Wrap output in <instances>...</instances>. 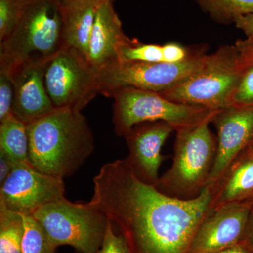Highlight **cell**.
Returning a JSON list of instances; mask_svg holds the SVG:
<instances>
[{
    "label": "cell",
    "mask_w": 253,
    "mask_h": 253,
    "mask_svg": "<svg viewBox=\"0 0 253 253\" xmlns=\"http://www.w3.org/2000/svg\"><path fill=\"white\" fill-rule=\"evenodd\" d=\"M173 131L170 125L158 121L137 125L125 136L129 149L125 160L141 181L150 185L157 184L159 168L167 158L161 151Z\"/></svg>",
    "instance_id": "13"
},
{
    "label": "cell",
    "mask_w": 253,
    "mask_h": 253,
    "mask_svg": "<svg viewBox=\"0 0 253 253\" xmlns=\"http://www.w3.org/2000/svg\"><path fill=\"white\" fill-rule=\"evenodd\" d=\"M208 56H190L178 63L117 62L98 72L99 94L109 96L122 88L161 93L177 85L197 73Z\"/></svg>",
    "instance_id": "8"
},
{
    "label": "cell",
    "mask_w": 253,
    "mask_h": 253,
    "mask_svg": "<svg viewBox=\"0 0 253 253\" xmlns=\"http://www.w3.org/2000/svg\"><path fill=\"white\" fill-rule=\"evenodd\" d=\"M24 235L21 253H56L57 248L32 215H24Z\"/></svg>",
    "instance_id": "20"
},
{
    "label": "cell",
    "mask_w": 253,
    "mask_h": 253,
    "mask_svg": "<svg viewBox=\"0 0 253 253\" xmlns=\"http://www.w3.org/2000/svg\"><path fill=\"white\" fill-rule=\"evenodd\" d=\"M63 198V179L40 172L31 164L16 165L0 188V206L23 215H33Z\"/></svg>",
    "instance_id": "10"
},
{
    "label": "cell",
    "mask_w": 253,
    "mask_h": 253,
    "mask_svg": "<svg viewBox=\"0 0 253 253\" xmlns=\"http://www.w3.org/2000/svg\"><path fill=\"white\" fill-rule=\"evenodd\" d=\"M163 62L178 63L186 61L190 56L186 50L175 43H168L162 46Z\"/></svg>",
    "instance_id": "27"
},
{
    "label": "cell",
    "mask_w": 253,
    "mask_h": 253,
    "mask_svg": "<svg viewBox=\"0 0 253 253\" xmlns=\"http://www.w3.org/2000/svg\"><path fill=\"white\" fill-rule=\"evenodd\" d=\"M46 63H25L6 68L14 87L12 114L25 124L41 119L56 109L46 91Z\"/></svg>",
    "instance_id": "14"
},
{
    "label": "cell",
    "mask_w": 253,
    "mask_h": 253,
    "mask_svg": "<svg viewBox=\"0 0 253 253\" xmlns=\"http://www.w3.org/2000/svg\"><path fill=\"white\" fill-rule=\"evenodd\" d=\"M219 253H249L241 244H237Z\"/></svg>",
    "instance_id": "32"
},
{
    "label": "cell",
    "mask_w": 253,
    "mask_h": 253,
    "mask_svg": "<svg viewBox=\"0 0 253 253\" xmlns=\"http://www.w3.org/2000/svg\"><path fill=\"white\" fill-rule=\"evenodd\" d=\"M28 0H0V42L14 31Z\"/></svg>",
    "instance_id": "23"
},
{
    "label": "cell",
    "mask_w": 253,
    "mask_h": 253,
    "mask_svg": "<svg viewBox=\"0 0 253 253\" xmlns=\"http://www.w3.org/2000/svg\"><path fill=\"white\" fill-rule=\"evenodd\" d=\"M253 205L246 201L212 210L200 224L189 253H219L239 244Z\"/></svg>",
    "instance_id": "11"
},
{
    "label": "cell",
    "mask_w": 253,
    "mask_h": 253,
    "mask_svg": "<svg viewBox=\"0 0 253 253\" xmlns=\"http://www.w3.org/2000/svg\"></svg>",
    "instance_id": "34"
},
{
    "label": "cell",
    "mask_w": 253,
    "mask_h": 253,
    "mask_svg": "<svg viewBox=\"0 0 253 253\" xmlns=\"http://www.w3.org/2000/svg\"><path fill=\"white\" fill-rule=\"evenodd\" d=\"M14 87L6 68L0 67V122L12 115Z\"/></svg>",
    "instance_id": "24"
},
{
    "label": "cell",
    "mask_w": 253,
    "mask_h": 253,
    "mask_svg": "<svg viewBox=\"0 0 253 253\" xmlns=\"http://www.w3.org/2000/svg\"><path fill=\"white\" fill-rule=\"evenodd\" d=\"M24 215L0 206V253H21Z\"/></svg>",
    "instance_id": "19"
},
{
    "label": "cell",
    "mask_w": 253,
    "mask_h": 253,
    "mask_svg": "<svg viewBox=\"0 0 253 253\" xmlns=\"http://www.w3.org/2000/svg\"><path fill=\"white\" fill-rule=\"evenodd\" d=\"M14 166V163L11 158L2 151H0V184L6 180Z\"/></svg>",
    "instance_id": "30"
},
{
    "label": "cell",
    "mask_w": 253,
    "mask_h": 253,
    "mask_svg": "<svg viewBox=\"0 0 253 253\" xmlns=\"http://www.w3.org/2000/svg\"><path fill=\"white\" fill-rule=\"evenodd\" d=\"M113 103V123L115 132L125 136L137 125L161 122L170 125L177 131L213 120L219 111L179 104L154 91L135 88H122L109 95Z\"/></svg>",
    "instance_id": "6"
},
{
    "label": "cell",
    "mask_w": 253,
    "mask_h": 253,
    "mask_svg": "<svg viewBox=\"0 0 253 253\" xmlns=\"http://www.w3.org/2000/svg\"><path fill=\"white\" fill-rule=\"evenodd\" d=\"M63 6L65 48L76 50L87 59L95 16L99 6Z\"/></svg>",
    "instance_id": "17"
},
{
    "label": "cell",
    "mask_w": 253,
    "mask_h": 253,
    "mask_svg": "<svg viewBox=\"0 0 253 253\" xmlns=\"http://www.w3.org/2000/svg\"><path fill=\"white\" fill-rule=\"evenodd\" d=\"M249 148H251V149H253V144H251V146H250V147H249Z\"/></svg>",
    "instance_id": "33"
},
{
    "label": "cell",
    "mask_w": 253,
    "mask_h": 253,
    "mask_svg": "<svg viewBox=\"0 0 253 253\" xmlns=\"http://www.w3.org/2000/svg\"><path fill=\"white\" fill-rule=\"evenodd\" d=\"M61 0H28L14 31L0 42V66L46 63L64 49Z\"/></svg>",
    "instance_id": "4"
},
{
    "label": "cell",
    "mask_w": 253,
    "mask_h": 253,
    "mask_svg": "<svg viewBox=\"0 0 253 253\" xmlns=\"http://www.w3.org/2000/svg\"><path fill=\"white\" fill-rule=\"evenodd\" d=\"M236 27L242 30L248 39L253 42V14L236 16L233 19Z\"/></svg>",
    "instance_id": "29"
},
{
    "label": "cell",
    "mask_w": 253,
    "mask_h": 253,
    "mask_svg": "<svg viewBox=\"0 0 253 253\" xmlns=\"http://www.w3.org/2000/svg\"><path fill=\"white\" fill-rule=\"evenodd\" d=\"M209 187L212 191L211 211L224 205L253 201V149L240 155L224 175Z\"/></svg>",
    "instance_id": "16"
},
{
    "label": "cell",
    "mask_w": 253,
    "mask_h": 253,
    "mask_svg": "<svg viewBox=\"0 0 253 253\" xmlns=\"http://www.w3.org/2000/svg\"><path fill=\"white\" fill-rule=\"evenodd\" d=\"M62 4L66 6H99L103 3L114 0H61Z\"/></svg>",
    "instance_id": "31"
},
{
    "label": "cell",
    "mask_w": 253,
    "mask_h": 253,
    "mask_svg": "<svg viewBox=\"0 0 253 253\" xmlns=\"http://www.w3.org/2000/svg\"><path fill=\"white\" fill-rule=\"evenodd\" d=\"M27 131L30 163L48 175H72L94 151V135L81 111L56 109L27 125Z\"/></svg>",
    "instance_id": "2"
},
{
    "label": "cell",
    "mask_w": 253,
    "mask_h": 253,
    "mask_svg": "<svg viewBox=\"0 0 253 253\" xmlns=\"http://www.w3.org/2000/svg\"><path fill=\"white\" fill-rule=\"evenodd\" d=\"M218 132L217 154L207 186L224 175L253 143V104L220 110L213 118Z\"/></svg>",
    "instance_id": "12"
},
{
    "label": "cell",
    "mask_w": 253,
    "mask_h": 253,
    "mask_svg": "<svg viewBox=\"0 0 253 253\" xmlns=\"http://www.w3.org/2000/svg\"><path fill=\"white\" fill-rule=\"evenodd\" d=\"M0 123V151L11 158L15 166L31 164L27 126L13 114Z\"/></svg>",
    "instance_id": "18"
},
{
    "label": "cell",
    "mask_w": 253,
    "mask_h": 253,
    "mask_svg": "<svg viewBox=\"0 0 253 253\" xmlns=\"http://www.w3.org/2000/svg\"><path fill=\"white\" fill-rule=\"evenodd\" d=\"M212 121L176 131L172 166L156 186L161 193L189 200L206 189L217 154V142L209 128Z\"/></svg>",
    "instance_id": "5"
},
{
    "label": "cell",
    "mask_w": 253,
    "mask_h": 253,
    "mask_svg": "<svg viewBox=\"0 0 253 253\" xmlns=\"http://www.w3.org/2000/svg\"><path fill=\"white\" fill-rule=\"evenodd\" d=\"M129 41L113 7V1L103 3L96 10L88 50V62L98 72L117 63L120 49Z\"/></svg>",
    "instance_id": "15"
},
{
    "label": "cell",
    "mask_w": 253,
    "mask_h": 253,
    "mask_svg": "<svg viewBox=\"0 0 253 253\" xmlns=\"http://www.w3.org/2000/svg\"><path fill=\"white\" fill-rule=\"evenodd\" d=\"M239 244H241L249 253H253V205L244 235Z\"/></svg>",
    "instance_id": "28"
},
{
    "label": "cell",
    "mask_w": 253,
    "mask_h": 253,
    "mask_svg": "<svg viewBox=\"0 0 253 253\" xmlns=\"http://www.w3.org/2000/svg\"><path fill=\"white\" fill-rule=\"evenodd\" d=\"M33 217L56 248L69 246L80 253H94L102 246L109 219L89 202L66 197L38 209Z\"/></svg>",
    "instance_id": "7"
},
{
    "label": "cell",
    "mask_w": 253,
    "mask_h": 253,
    "mask_svg": "<svg viewBox=\"0 0 253 253\" xmlns=\"http://www.w3.org/2000/svg\"><path fill=\"white\" fill-rule=\"evenodd\" d=\"M250 104H253V67L245 73L232 97V106Z\"/></svg>",
    "instance_id": "25"
},
{
    "label": "cell",
    "mask_w": 253,
    "mask_h": 253,
    "mask_svg": "<svg viewBox=\"0 0 253 253\" xmlns=\"http://www.w3.org/2000/svg\"><path fill=\"white\" fill-rule=\"evenodd\" d=\"M213 16L222 19L253 14V0H199Z\"/></svg>",
    "instance_id": "22"
},
{
    "label": "cell",
    "mask_w": 253,
    "mask_h": 253,
    "mask_svg": "<svg viewBox=\"0 0 253 253\" xmlns=\"http://www.w3.org/2000/svg\"><path fill=\"white\" fill-rule=\"evenodd\" d=\"M44 83L56 109L82 111L99 93L98 71L70 48H64L46 63Z\"/></svg>",
    "instance_id": "9"
},
{
    "label": "cell",
    "mask_w": 253,
    "mask_h": 253,
    "mask_svg": "<svg viewBox=\"0 0 253 253\" xmlns=\"http://www.w3.org/2000/svg\"><path fill=\"white\" fill-rule=\"evenodd\" d=\"M94 253H129L124 238L115 232L109 219L102 246Z\"/></svg>",
    "instance_id": "26"
},
{
    "label": "cell",
    "mask_w": 253,
    "mask_h": 253,
    "mask_svg": "<svg viewBox=\"0 0 253 253\" xmlns=\"http://www.w3.org/2000/svg\"><path fill=\"white\" fill-rule=\"evenodd\" d=\"M253 67V42L226 46L208 56L204 67L170 89L158 93L168 100L219 111L232 106L245 73Z\"/></svg>",
    "instance_id": "3"
},
{
    "label": "cell",
    "mask_w": 253,
    "mask_h": 253,
    "mask_svg": "<svg viewBox=\"0 0 253 253\" xmlns=\"http://www.w3.org/2000/svg\"><path fill=\"white\" fill-rule=\"evenodd\" d=\"M118 62H163L162 46L129 39L120 49Z\"/></svg>",
    "instance_id": "21"
},
{
    "label": "cell",
    "mask_w": 253,
    "mask_h": 253,
    "mask_svg": "<svg viewBox=\"0 0 253 253\" xmlns=\"http://www.w3.org/2000/svg\"><path fill=\"white\" fill-rule=\"evenodd\" d=\"M93 182L89 204L117 226L129 253H189L211 212L209 186L195 199L169 197L141 181L125 159L104 164Z\"/></svg>",
    "instance_id": "1"
}]
</instances>
